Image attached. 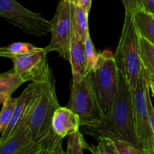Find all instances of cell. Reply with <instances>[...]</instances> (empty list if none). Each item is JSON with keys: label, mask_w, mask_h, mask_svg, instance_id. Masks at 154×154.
Masks as SVG:
<instances>
[{"label": "cell", "mask_w": 154, "mask_h": 154, "mask_svg": "<svg viewBox=\"0 0 154 154\" xmlns=\"http://www.w3.org/2000/svg\"><path fill=\"white\" fill-rule=\"evenodd\" d=\"M137 29L142 38L154 46V16L144 10H141L133 14Z\"/></svg>", "instance_id": "9a60e30c"}, {"label": "cell", "mask_w": 154, "mask_h": 154, "mask_svg": "<svg viewBox=\"0 0 154 154\" xmlns=\"http://www.w3.org/2000/svg\"><path fill=\"white\" fill-rule=\"evenodd\" d=\"M112 141L119 154H148V152L138 145L123 141L112 140Z\"/></svg>", "instance_id": "7402d4cb"}, {"label": "cell", "mask_w": 154, "mask_h": 154, "mask_svg": "<svg viewBox=\"0 0 154 154\" xmlns=\"http://www.w3.org/2000/svg\"><path fill=\"white\" fill-rule=\"evenodd\" d=\"M78 116L68 107H60L56 110L52 120V129L56 135L64 138L79 130Z\"/></svg>", "instance_id": "8fae6325"}, {"label": "cell", "mask_w": 154, "mask_h": 154, "mask_svg": "<svg viewBox=\"0 0 154 154\" xmlns=\"http://www.w3.org/2000/svg\"><path fill=\"white\" fill-rule=\"evenodd\" d=\"M60 105L57 97L55 81L51 80L42 84V90L27 121L33 141H54L58 137L52 129V120Z\"/></svg>", "instance_id": "3957f363"}, {"label": "cell", "mask_w": 154, "mask_h": 154, "mask_svg": "<svg viewBox=\"0 0 154 154\" xmlns=\"http://www.w3.org/2000/svg\"><path fill=\"white\" fill-rule=\"evenodd\" d=\"M0 16L29 35L42 37L51 32V20L26 8L15 0H0Z\"/></svg>", "instance_id": "8992f818"}, {"label": "cell", "mask_w": 154, "mask_h": 154, "mask_svg": "<svg viewBox=\"0 0 154 154\" xmlns=\"http://www.w3.org/2000/svg\"><path fill=\"white\" fill-rule=\"evenodd\" d=\"M121 2L124 6L125 13L134 14L139 11L144 10L141 0H121Z\"/></svg>", "instance_id": "603a6c76"}, {"label": "cell", "mask_w": 154, "mask_h": 154, "mask_svg": "<svg viewBox=\"0 0 154 154\" xmlns=\"http://www.w3.org/2000/svg\"><path fill=\"white\" fill-rule=\"evenodd\" d=\"M78 5L85 8L88 12H90L92 5V0H78Z\"/></svg>", "instance_id": "83f0119b"}, {"label": "cell", "mask_w": 154, "mask_h": 154, "mask_svg": "<svg viewBox=\"0 0 154 154\" xmlns=\"http://www.w3.org/2000/svg\"><path fill=\"white\" fill-rule=\"evenodd\" d=\"M62 141H63V138H60L54 144L50 154H66V152L64 151V150L63 148V146H62Z\"/></svg>", "instance_id": "4316f807"}, {"label": "cell", "mask_w": 154, "mask_h": 154, "mask_svg": "<svg viewBox=\"0 0 154 154\" xmlns=\"http://www.w3.org/2000/svg\"><path fill=\"white\" fill-rule=\"evenodd\" d=\"M69 1L71 3H72V4H73V5H78V0H69Z\"/></svg>", "instance_id": "1f68e13d"}, {"label": "cell", "mask_w": 154, "mask_h": 154, "mask_svg": "<svg viewBox=\"0 0 154 154\" xmlns=\"http://www.w3.org/2000/svg\"><path fill=\"white\" fill-rule=\"evenodd\" d=\"M24 82L14 69L0 74V104H3Z\"/></svg>", "instance_id": "5bb4252c"}, {"label": "cell", "mask_w": 154, "mask_h": 154, "mask_svg": "<svg viewBox=\"0 0 154 154\" xmlns=\"http://www.w3.org/2000/svg\"><path fill=\"white\" fill-rule=\"evenodd\" d=\"M144 10L154 16V0H141Z\"/></svg>", "instance_id": "484cf974"}, {"label": "cell", "mask_w": 154, "mask_h": 154, "mask_svg": "<svg viewBox=\"0 0 154 154\" xmlns=\"http://www.w3.org/2000/svg\"><path fill=\"white\" fill-rule=\"evenodd\" d=\"M69 109L79 117L81 126H87L99 120L103 115L91 84L90 72L78 84L72 85Z\"/></svg>", "instance_id": "ba28073f"}, {"label": "cell", "mask_w": 154, "mask_h": 154, "mask_svg": "<svg viewBox=\"0 0 154 154\" xmlns=\"http://www.w3.org/2000/svg\"><path fill=\"white\" fill-rule=\"evenodd\" d=\"M149 87H150V90H151L152 94L154 98V83H149Z\"/></svg>", "instance_id": "f546056e"}, {"label": "cell", "mask_w": 154, "mask_h": 154, "mask_svg": "<svg viewBox=\"0 0 154 154\" xmlns=\"http://www.w3.org/2000/svg\"><path fill=\"white\" fill-rule=\"evenodd\" d=\"M68 137L66 154H84V149H87L88 144L86 142L82 133L78 130Z\"/></svg>", "instance_id": "ffe728a7"}, {"label": "cell", "mask_w": 154, "mask_h": 154, "mask_svg": "<svg viewBox=\"0 0 154 154\" xmlns=\"http://www.w3.org/2000/svg\"><path fill=\"white\" fill-rule=\"evenodd\" d=\"M69 62L71 64L72 72V85H75L83 79L87 72L84 42L78 35L75 34V32L71 45L70 59Z\"/></svg>", "instance_id": "7c38bea8"}, {"label": "cell", "mask_w": 154, "mask_h": 154, "mask_svg": "<svg viewBox=\"0 0 154 154\" xmlns=\"http://www.w3.org/2000/svg\"><path fill=\"white\" fill-rule=\"evenodd\" d=\"M119 89L111 109L95 123L84 126L87 135L96 138L123 141L138 145L132 90L119 72Z\"/></svg>", "instance_id": "6da1fadb"}, {"label": "cell", "mask_w": 154, "mask_h": 154, "mask_svg": "<svg viewBox=\"0 0 154 154\" xmlns=\"http://www.w3.org/2000/svg\"><path fill=\"white\" fill-rule=\"evenodd\" d=\"M84 48H85V54L87 58V72L88 74L94 69L98 60L99 54L95 49L90 36H88L84 41Z\"/></svg>", "instance_id": "44dd1931"}, {"label": "cell", "mask_w": 154, "mask_h": 154, "mask_svg": "<svg viewBox=\"0 0 154 154\" xmlns=\"http://www.w3.org/2000/svg\"><path fill=\"white\" fill-rule=\"evenodd\" d=\"M42 90V84L31 82L17 98L16 106L11 122L5 132L1 135L0 142H3L8 138L21 125L27 123L29 117L40 96Z\"/></svg>", "instance_id": "30bf717a"}, {"label": "cell", "mask_w": 154, "mask_h": 154, "mask_svg": "<svg viewBox=\"0 0 154 154\" xmlns=\"http://www.w3.org/2000/svg\"><path fill=\"white\" fill-rule=\"evenodd\" d=\"M4 48L3 47H0V57H4Z\"/></svg>", "instance_id": "4dcf8cb0"}, {"label": "cell", "mask_w": 154, "mask_h": 154, "mask_svg": "<svg viewBox=\"0 0 154 154\" xmlns=\"http://www.w3.org/2000/svg\"><path fill=\"white\" fill-rule=\"evenodd\" d=\"M61 138H58L54 141H31L23 147L16 154H50L54 144Z\"/></svg>", "instance_id": "d6986e66"}, {"label": "cell", "mask_w": 154, "mask_h": 154, "mask_svg": "<svg viewBox=\"0 0 154 154\" xmlns=\"http://www.w3.org/2000/svg\"><path fill=\"white\" fill-rule=\"evenodd\" d=\"M153 153V154H154V152H153V153Z\"/></svg>", "instance_id": "836d02e7"}, {"label": "cell", "mask_w": 154, "mask_h": 154, "mask_svg": "<svg viewBox=\"0 0 154 154\" xmlns=\"http://www.w3.org/2000/svg\"><path fill=\"white\" fill-rule=\"evenodd\" d=\"M47 56L45 48H40L29 54L14 57L11 59L14 70L24 82L45 84L54 77Z\"/></svg>", "instance_id": "9c48e42d"}, {"label": "cell", "mask_w": 154, "mask_h": 154, "mask_svg": "<svg viewBox=\"0 0 154 154\" xmlns=\"http://www.w3.org/2000/svg\"><path fill=\"white\" fill-rule=\"evenodd\" d=\"M90 12L81 6L76 5L74 6L73 23L74 32L84 42L90 36L88 26V16Z\"/></svg>", "instance_id": "e0dca14e"}, {"label": "cell", "mask_w": 154, "mask_h": 154, "mask_svg": "<svg viewBox=\"0 0 154 154\" xmlns=\"http://www.w3.org/2000/svg\"><path fill=\"white\" fill-rule=\"evenodd\" d=\"M100 139H101V138H100ZM103 139L105 140V142H106L107 145H108L109 150H111V153H112V154H119L118 152H117V149H116L115 146L114 145V143H113L112 140L109 139V138H103Z\"/></svg>", "instance_id": "f1b7e54d"}, {"label": "cell", "mask_w": 154, "mask_h": 154, "mask_svg": "<svg viewBox=\"0 0 154 154\" xmlns=\"http://www.w3.org/2000/svg\"><path fill=\"white\" fill-rule=\"evenodd\" d=\"M149 90V82L143 69L136 88L132 90L135 129L138 146L148 153H153L154 137L150 126L147 100Z\"/></svg>", "instance_id": "52a82bcc"}, {"label": "cell", "mask_w": 154, "mask_h": 154, "mask_svg": "<svg viewBox=\"0 0 154 154\" xmlns=\"http://www.w3.org/2000/svg\"><path fill=\"white\" fill-rule=\"evenodd\" d=\"M119 72L125 77L131 90L136 88L143 70L141 35L132 14H125L120 42L114 54Z\"/></svg>", "instance_id": "7a4b0ae2"}, {"label": "cell", "mask_w": 154, "mask_h": 154, "mask_svg": "<svg viewBox=\"0 0 154 154\" xmlns=\"http://www.w3.org/2000/svg\"><path fill=\"white\" fill-rule=\"evenodd\" d=\"M91 84L103 114L111 109L119 89V70L111 51L99 53L94 69L90 72Z\"/></svg>", "instance_id": "277c9868"}, {"label": "cell", "mask_w": 154, "mask_h": 154, "mask_svg": "<svg viewBox=\"0 0 154 154\" xmlns=\"http://www.w3.org/2000/svg\"><path fill=\"white\" fill-rule=\"evenodd\" d=\"M74 6L69 0H60L55 14L51 20V39L45 48L47 53H58L64 60L69 61L70 49L74 36Z\"/></svg>", "instance_id": "5b68a950"}, {"label": "cell", "mask_w": 154, "mask_h": 154, "mask_svg": "<svg viewBox=\"0 0 154 154\" xmlns=\"http://www.w3.org/2000/svg\"><path fill=\"white\" fill-rule=\"evenodd\" d=\"M147 106H148V111H149V116H150V126H151L152 132L154 137V107L152 103L151 98H150V90L147 93Z\"/></svg>", "instance_id": "d4e9b609"}, {"label": "cell", "mask_w": 154, "mask_h": 154, "mask_svg": "<svg viewBox=\"0 0 154 154\" xmlns=\"http://www.w3.org/2000/svg\"><path fill=\"white\" fill-rule=\"evenodd\" d=\"M87 150H90L93 154H112L103 138L99 139V143L96 146L90 147L88 145Z\"/></svg>", "instance_id": "cb8c5ba5"}, {"label": "cell", "mask_w": 154, "mask_h": 154, "mask_svg": "<svg viewBox=\"0 0 154 154\" xmlns=\"http://www.w3.org/2000/svg\"><path fill=\"white\" fill-rule=\"evenodd\" d=\"M17 98L11 97L2 104V108L0 111V135H2L11 122L14 115Z\"/></svg>", "instance_id": "ac0fdd59"}, {"label": "cell", "mask_w": 154, "mask_h": 154, "mask_svg": "<svg viewBox=\"0 0 154 154\" xmlns=\"http://www.w3.org/2000/svg\"><path fill=\"white\" fill-rule=\"evenodd\" d=\"M31 141L27 123H23L8 138L0 142V154H16Z\"/></svg>", "instance_id": "4fadbf2b"}, {"label": "cell", "mask_w": 154, "mask_h": 154, "mask_svg": "<svg viewBox=\"0 0 154 154\" xmlns=\"http://www.w3.org/2000/svg\"><path fill=\"white\" fill-rule=\"evenodd\" d=\"M143 69L149 83H154V46L141 36Z\"/></svg>", "instance_id": "2e32d148"}, {"label": "cell", "mask_w": 154, "mask_h": 154, "mask_svg": "<svg viewBox=\"0 0 154 154\" xmlns=\"http://www.w3.org/2000/svg\"><path fill=\"white\" fill-rule=\"evenodd\" d=\"M148 154H153L152 153H148Z\"/></svg>", "instance_id": "d6a6232c"}]
</instances>
